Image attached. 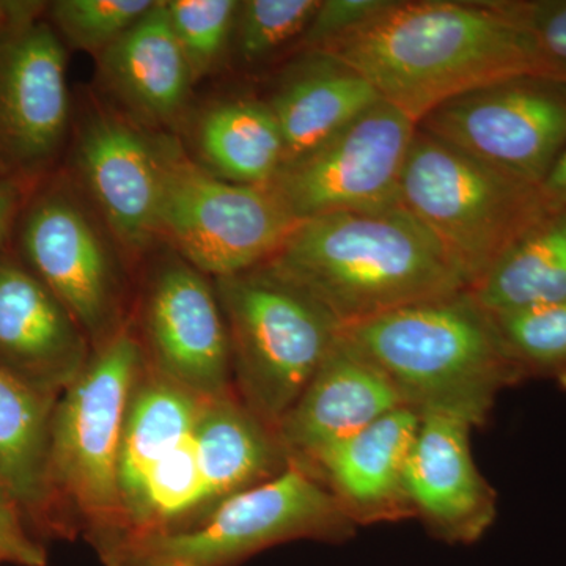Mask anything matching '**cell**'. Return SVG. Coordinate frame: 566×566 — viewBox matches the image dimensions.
I'll list each match as a JSON object with an SVG mask.
<instances>
[{"instance_id":"cell-26","label":"cell","mask_w":566,"mask_h":566,"mask_svg":"<svg viewBox=\"0 0 566 566\" xmlns=\"http://www.w3.org/2000/svg\"><path fill=\"white\" fill-rule=\"evenodd\" d=\"M524 381L543 378L566 389V303L493 315Z\"/></svg>"},{"instance_id":"cell-29","label":"cell","mask_w":566,"mask_h":566,"mask_svg":"<svg viewBox=\"0 0 566 566\" xmlns=\"http://www.w3.org/2000/svg\"><path fill=\"white\" fill-rule=\"evenodd\" d=\"M175 39L191 70L193 84L230 55L237 0H164Z\"/></svg>"},{"instance_id":"cell-34","label":"cell","mask_w":566,"mask_h":566,"mask_svg":"<svg viewBox=\"0 0 566 566\" xmlns=\"http://www.w3.org/2000/svg\"><path fill=\"white\" fill-rule=\"evenodd\" d=\"M538 188L546 211L566 210V147Z\"/></svg>"},{"instance_id":"cell-33","label":"cell","mask_w":566,"mask_h":566,"mask_svg":"<svg viewBox=\"0 0 566 566\" xmlns=\"http://www.w3.org/2000/svg\"><path fill=\"white\" fill-rule=\"evenodd\" d=\"M32 186L0 175V253L17 230L22 208L28 202Z\"/></svg>"},{"instance_id":"cell-3","label":"cell","mask_w":566,"mask_h":566,"mask_svg":"<svg viewBox=\"0 0 566 566\" xmlns=\"http://www.w3.org/2000/svg\"><path fill=\"white\" fill-rule=\"evenodd\" d=\"M420 416L486 422L506 387L524 381L493 315L469 290L408 305L340 331Z\"/></svg>"},{"instance_id":"cell-12","label":"cell","mask_w":566,"mask_h":566,"mask_svg":"<svg viewBox=\"0 0 566 566\" xmlns=\"http://www.w3.org/2000/svg\"><path fill=\"white\" fill-rule=\"evenodd\" d=\"M66 51L44 14L0 32V175L32 188L73 134Z\"/></svg>"},{"instance_id":"cell-16","label":"cell","mask_w":566,"mask_h":566,"mask_svg":"<svg viewBox=\"0 0 566 566\" xmlns=\"http://www.w3.org/2000/svg\"><path fill=\"white\" fill-rule=\"evenodd\" d=\"M471 431L455 417L420 416L406 468L415 517L450 545L479 542L497 515V495L472 457Z\"/></svg>"},{"instance_id":"cell-7","label":"cell","mask_w":566,"mask_h":566,"mask_svg":"<svg viewBox=\"0 0 566 566\" xmlns=\"http://www.w3.org/2000/svg\"><path fill=\"white\" fill-rule=\"evenodd\" d=\"M356 531L322 480L290 463L273 479L223 501L196 526L133 539L103 562L106 566H237L283 543H344Z\"/></svg>"},{"instance_id":"cell-35","label":"cell","mask_w":566,"mask_h":566,"mask_svg":"<svg viewBox=\"0 0 566 566\" xmlns=\"http://www.w3.org/2000/svg\"><path fill=\"white\" fill-rule=\"evenodd\" d=\"M46 7L48 2H33V0H0V32L17 22L43 17Z\"/></svg>"},{"instance_id":"cell-15","label":"cell","mask_w":566,"mask_h":566,"mask_svg":"<svg viewBox=\"0 0 566 566\" xmlns=\"http://www.w3.org/2000/svg\"><path fill=\"white\" fill-rule=\"evenodd\" d=\"M92 353L57 296L18 256L0 253V370L57 400Z\"/></svg>"},{"instance_id":"cell-1","label":"cell","mask_w":566,"mask_h":566,"mask_svg":"<svg viewBox=\"0 0 566 566\" xmlns=\"http://www.w3.org/2000/svg\"><path fill=\"white\" fill-rule=\"evenodd\" d=\"M322 51L356 70L417 126L464 93L539 74L531 40L501 0H392Z\"/></svg>"},{"instance_id":"cell-21","label":"cell","mask_w":566,"mask_h":566,"mask_svg":"<svg viewBox=\"0 0 566 566\" xmlns=\"http://www.w3.org/2000/svg\"><path fill=\"white\" fill-rule=\"evenodd\" d=\"M55 401L0 370V482L20 506L25 523L41 534L70 538L73 528L51 483Z\"/></svg>"},{"instance_id":"cell-6","label":"cell","mask_w":566,"mask_h":566,"mask_svg":"<svg viewBox=\"0 0 566 566\" xmlns=\"http://www.w3.org/2000/svg\"><path fill=\"white\" fill-rule=\"evenodd\" d=\"M212 282L229 327L234 392L277 431L333 348L340 324L263 264Z\"/></svg>"},{"instance_id":"cell-28","label":"cell","mask_w":566,"mask_h":566,"mask_svg":"<svg viewBox=\"0 0 566 566\" xmlns=\"http://www.w3.org/2000/svg\"><path fill=\"white\" fill-rule=\"evenodd\" d=\"M156 0H55L46 18L66 50L96 59L155 7Z\"/></svg>"},{"instance_id":"cell-4","label":"cell","mask_w":566,"mask_h":566,"mask_svg":"<svg viewBox=\"0 0 566 566\" xmlns=\"http://www.w3.org/2000/svg\"><path fill=\"white\" fill-rule=\"evenodd\" d=\"M145 365L139 334L128 323L93 349L52 411V490L74 535L84 531L99 557L122 542L118 452L129 397Z\"/></svg>"},{"instance_id":"cell-27","label":"cell","mask_w":566,"mask_h":566,"mask_svg":"<svg viewBox=\"0 0 566 566\" xmlns=\"http://www.w3.org/2000/svg\"><path fill=\"white\" fill-rule=\"evenodd\" d=\"M319 0H243L234 18L230 57L244 66L270 61L300 43Z\"/></svg>"},{"instance_id":"cell-9","label":"cell","mask_w":566,"mask_h":566,"mask_svg":"<svg viewBox=\"0 0 566 566\" xmlns=\"http://www.w3.org/2000/svg\"><path fill=\"white\" fill-rule=\"evenodd\" d=\"M69 175L39 182L18 219L21 260L57 296L93 349L129 323L120 248Z\"/></svg>"},{"instance_id":"cell-25","label":"cell","mask_w":566,"mask_h":566,"mask_svg":"<svg viewBox=\"0 0 566 566\" xmlns=\"http://www.w3.org/2000/svg\"><path fill=\"white\" fill-rule=\"evenodd\" d=\"M491 315L566 303V210L546 211L469 289Z\"/></svg>"},{"instance_id":"cell-17","label":"cell","mask_w":566,"mask_h":566,"mask_svg":"<svg viewBox=\"0 0 566 566\" xmlns=\"http://www.w3.org/2000/svg\"><path fill=\"white\" fill-rule=\"evenodd\" d=\"M403 406L386 375L340 333L277 436L290 463L312 472L327 450Z\"/></svg>"},{"instance_id":"cell-24","label":"cell","mask_w":566,"mask_h":566,"mask_svg":"<svg viewBox=\"0 0 566 566\" xmlns=\"http://www.w3.org/2000/svg\"><path fill=\"white\" fill-rule=\"evenodd\" d=\"M196 144L205 169L238 185L270 186L285 164L281 128L260 99H229L205 111Z\"/></svg>"},{"instance_id":"cell-2","label":"cell","mask_w":566,"mask_h":566,"mask_svg":"<svg viewBox=\"0 0 566 566\" xmlns=\"http://www.w3.org/2000/svg\"><path fill=\"white\" fill-rule=\"evenodd\" d=\"M263 266L308 294L342 329L469 290L401 205L305 219Z\"/></svg>"},{"instance_id":"cell-11","label":"cell","mask_w":566,"mask_h":566,"mask_svg":"<svg viewBox=\"0 0 566 566\" xmlns=\"http://www.w3.org/2000/svg\"><path fill=\"white\" fill-rule=\"evenodd\" d=\"M416 129L381 99L314 151L283 166L270 188L300 222L398 207Z\"/></svg>"},{"instance_id":"cell-5","label":"cell","mask_w":566,"mask_h":566,"mask_svg":"<svg viewBox=\"0 0 566 566\" xmlns=\"http://www.w3.org/2000/svg\"><path fill=\"white\" fill-rule=\"evenodd\" d=\"M400 205L441 245L469 289L546 212L538 186L420 126L406 156Z\"/></svg>"},{"instance_id":"cell-32","label":"cell","mask_w":566,"mask_h":566,"mask_svg":"<svg viewBox=\"0 0 566 566\" xmlns=\"http://www.w3.org/2000/svg\"><path fill=\"white\" fill-rule=\"evenodd\" d=\"M48 566V553L29 532L20 506L0 482V565Z\"/></svg>"},{"instance_id":"cell-19","label":"cell","mask_w":566,"mask_h":566,"mask_svg":"<svg viewBox=\"0 0 566 566\" xmlns=\"http://www.w3.org/2000/svg\"><path fill=\"white\" fill-rule=\"evenodd\" d=\"M98 71L118 112L147 132L174 125L191 96V70L163 0L99 55Z\"/></svg>"},{"instance_id":"cell-14","label":"cell","mask_w":566,"mask_h":566,"mask_svg":"<svg viewBox=\"0 0 566 566\" xmlns=\"http://www.w3.org/2000/svg\"><path fill=\"white\" fill-rule=\"evenodd\" d=\"M148 133L117 109L95 106L71 134V178L132 259L159 243L158 145Z\"/></svg>"},{"instance_id":"cell-8","label":"cell","mask_w":566,"mask_h":566,"mask_svg":"<svg viewBox=\"0 0 566 566\" xmlns=\"http://www.w3.org/2000/svg\"><path fill=\"white\" fill-rule=\"evenodd\" d=\"M156 145L158 241L208 277L266 263L300 223L270 186L223 180L166 134H156Z\"/></svg>"},{"instance_id":"cell-30","label":"cell","mask_w":566,"mask_h":566,"mask_svg":"<svg viewBox=\"0 0 566 566\" xmlns=\"http://www.w3.org/2000/svg\"><path fill=\"white\" fill-rule=\"evenodd\" d=\"M534 50L538 73L566 82V0H501Z\"/></svg>"},{"instance_id":"cell-23","label":"cell","mask_w":566,"mask_h":566,"mask_svg":"<svg viewBox=\"0 0 566 566\" xmlns=\"http://www.w3.org/2000/svg\"><path fill=\"white\" fill-rule=\"evenodd\" d=\"M196 447L208 513L290 465L277 431L253 415L237 392L205 401Z\"/></svg>"},{"instance_id":"cell-10","label":"cell","mask_w":566,"mask_h":566,"mask_svg":"<svg viewBox=\"0 0 566 566\" xmlns=\"http://www.w3.org/2000/svg\"><path fill=\"white\" fill-rule=\"evenodd\" d=\"M420 128L539 186L566 147V82L517 74L442 104Z\"/></svg>"},{"instance_id":"cell-20","label":"cell","mask_w":566,"mask_h":566,"mask_svg":"<svg viewBox=\"0 0 566 566\" xmlns=\"http://www.w3.org/2000/svg\"><path fill=\"white\" fill-rule=\"evenodd\" d=\"M381 102L370 82L323 51H304L277 82L268 106L273 111L285 164L303 158Z\"/></svg>"},{"instance_id":"cell-22","label":"cell","mask_w":566,"mask_h":566,"mask_svg":"<svg viewBox=\"0 0 566 566\" xmlns=\"http://www.w3.org/2000/svg\"><path fill=\"white\" fill-rule=\"evenodd\" d=\"M205 401L207 398L189 392L145 365L129 397L118 452L122 539L139 506L148 476L192 438Z\"/></svg>"},{"instance_id":"cell-13","label":"cell","mask_w":566,"mask_h":566,"mask_svg":"<svg viewBox=\"0 0 566 566\" xmlns=\"http://www.w3.org/2000/svg\"><path fill=\"white\" fill-rule=\"evenodd\" d=\"M139 338L148 367L175 385L207 400L234 392L232 344L214 282L175 253L148 279Z\"/></svg>"},{"instance_id":"cell-31","label":"cell","mask_w":566,"mask_h":566,"mask_svg":"<svg viewBox=\"0 0 566 566\" xmlns=\"http://www.w3.org/2000/svg\"><path fill=\"white\" fill-rule=\"evenodd\" d=\"M392 0H319L300 40L303 51H322L378 17Z\"/></svg>"},{"instance_id":"cell-18","label":"cell","mask_w":566,"mask_h":566,"mask_svg":"<svg viewBox=\"0 0 566 566\" xmlns=\"http://www.w3.org/2000/svg\"><path fill=\"white\" fill-rule=\"evenodd\" d=\"M419 424V412L403 406L316 461L312 474L322 480L357 527L415 517L406 490V468Z\"/></svg>"}]
</instances>
